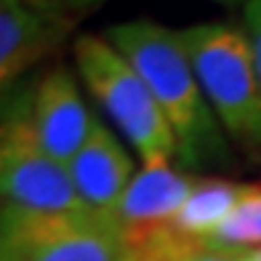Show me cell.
<instances>
[{
  "mask_svg": "<svg viewBox=\"0 0 261 261\" xmlns=\"http://www.w3.org/2000/svg\"><path fill=\"white\" fill-rule=\"evenodd\" d=\"M67 171L80 203L104 216L115 213L120 197L136 176L128 149L101 120H93L86 144L67 163Z\"/></svg>",
  "mask_w": 261,
  "mask_h": 261,
  "instance_id": "52a82bcc",
  "label": "cell"
},
{
  "mask_svg": "<svg viewBox=\"0 0 261 261\" xmlns=\"http://www.w3.org/2000/svg\"><path fill=\"white\" fill-rule=\"evenodd\" d=\"M197 176H189L173 163H147L136 171L120 197L112 219L120 227H144V224H173L176 213L187 203Z\"/></svg>",
  "mask_w": 261,
  "mask_h": 261,
  "instance_id": "9c48e42d",
  "label": "cell"
},
{
  "mask_svg": "<svg viewBox=\"0 0 261 261\" xmlns=\"http://www.w3.org/2000/svg\"><path fill=\"white\" fill-rule=\"evenodd\" d=\"M181 40L227 139L261 155V83L245 30L200 21L181 30Z\"/></svg>",
  "mask_w": 261,
  "mask_h": 261,
  "instance_id": "7a4b0ae2",
  "label": "cell"
},
{
  "mask_svg": "<svg viewBox=\"0 0 261 261\" xmlns=\"http://www.w3.org/2000/svg\"><path fill=\"white\" fill-rule=\"evenodd\" d=\"M69 21L30 8L24 0H0V101L62 43Z\"/></svg>",
  "mask_w": 261,
  "mask_h": 261,
  "instance_id": "ba28073f",
  "label": "cell"
},
{
  "mask_svg": "<svg viewBox=\"0 0 261 261\" xmlns=\"http://www.w3.org/2000/svg\"><path fill=\"white\" fill-rule=\"evenodd\" d=\"M208 243L234 248V251L261 248V184H245L240 203Z\"/></svg>",
  "mask_w": 261,
  "mask_h": 261,
  "instance_id": "8fae6325",
  "label": "cell"
},
{
  "mask_svg": "<svg viewBox=\"0 0 261 261\" xmlns=\"http://www.w3.org/2000/svg\"><path fill=\"white\" fill-rule=\"evenodd\" d=\"M0 208L88 211L80 203L64 163L51 158L19 101L0 115Z\"/></svg>",
  "mask_w": 261,
  "mask_h": 261,
  "instance_id": "277c9868",
  "label": "cell"
},
{
  "mask_svg": "<svg viewBox=\"0 0 261 261\" xmlns=\"http://www.w3.org/2000/svg\"><path fill=\"white\" fill-rule=\"evenodd\" d=\"M0 232L24 261H120V224L93 211L0 208Z\"/></svg>",
  "mask_w": 261,
  "mask_h": 261,
  "instance_id": "5b68a950",
  "label": "cell"
},
{
  "mask_svg": "<svg viewBox=\"0 0 261 261\" xmlns=\"http://www.w3.org/2000/svg\"><path fill=\"white\" fill-rule=\"evenodd\" d=\"M181 261H245V258H243V251L224 248V245H213V243L203 240L197 248H192Z\"/></svg>",
  "mask_w": 261,
  "mask_h": 261,
  "instance_id": "4fadbf2b",
  "label": "cell"
},
{
  "mask_svg": "<svg viewBox=\"0 0 261 261\" xmlns=\"http://www.w3.org/2000/svg\"><path fill=\"white\" fill-rule=\"evenodd\" d=\"M104 38L144 77L176 136V160L184 168L229 160V139L200 88L181 30L152 19H134L107 27Z\"/></svg>",
  "mask_w": 261,
  "mask_h": 261,
  "instance_id": "6da1fadb",
  "label": "cell"
},
{
  "mask_svg": "<svg viewBox=\"0 0 261 261\" xmlns=\"http://www.w3.org/2000/svg\"><path fill=\"white\" fill-rule=\"evenodd\" d=\"M24 3L35 11H43V14H51V16H62L59 14V0H24ZM64 19V16H62Z\"/></svg>",
  "mask_w": 261,
  "mask_h": 261,
  "instance_id": "2e32d148",
  "label": "cell"
},
{
  "mask_svg": "<svg viewBox=\"0 0 261 261\" xmlns=\"http://www.w3.org/2000/svg\"><path fill=\"white\" fill-rule=\"evenodd\" d=\"M243 30L248 35V40H251L256 72H258V83H261V0H248L243 6Z\"/></svg>",
  "mask_w": 261,
  "mask_h": 261,
  "instance_id": "7c38bea8",
  "label": "cell"
},
{
  "mask_svg": "<svg viewBox=\"0 0 261 261\" xmlns=\"http://www.w3.org/2000/svg\"><path fill=\"white\" fill-rule=\"evenodd\" d=\"M101 3L104 0H59V14L69 21L72 16H83V14H88V11L99 8Z\"/></svg>",
  "mask_w": 261,
  "mask_h": 261,
  "instance_id": "5bb4252c",
  "label": "cell"
},
{
  "mask_svg": "<svg viewBox=\"0 0 261 261\" xmlns=\"http://www.w3.org/2000/svg\"><path fill=\"white\" fill-rule=\"evenodd\" d=\"M216 3H224V6H245L248 0H216Z\"/></svg>",
  "mask_w": 261,
  "mask_h": 261,
  "instance_id": "e0dca14e",
  "label": "cell"
},
{
  "mask_svg": "<svg viewBox=\"0 0 261 261\" xmlns=\"http://www.w3.org/2000/svg\"><path fill=\"white\" fill-rule=\"evenodd\" d=\"M72 56L83 86L136 149L141 165L173 163L179 152L176 136L144 77L128 64V59L104 35L91 32L75 38Z\"/></svg>",
  "mask_w": 261,
  "mask_h": 261,
  "instance_id": "3957f363",
  "label": "cell"
},
{
  "mask_svg": "<svg viewBox=\"0 0 261 261\" xmlns=\"http://www.w3.org/2000/svg\"><path fill=\"white\" fill-rule=\"evenodd\" d=\"M120 261H128V258H123V256H120Z\"/></svg>",
  "mask_w": 261,
  "mask_h": 261,
  "instance_id": "ac0fdd59",
  "label": "cell"
},
{
  "mask_svg": "<svg viewBox=\"0 0 261 261\" xmlns=\"http://www.w3.org/2000/svg\"><path fill=\"white\" fill-rule=\"evenodd\" d=\"M243 192L245 184L219 179V176H203V179L197 176L187 203L176 213L173 227L195 240H211L216 229L229 219L234 205L240 203Z\"/></svg>",
  "mask_w": 261,
  "mask_h": 261,
  "instance_id": "30bf717a",
  "label": "cell"
},
{
  "mask_svg": "<svg viewBox=\"0 0 261 261\" xmlns=\"http://www.w3.org/2000/svg\"><path fill=\"white\" fill-rule=\"evenodd\" d=\"M24 104L35 136L45 152L67 165L86 144L96 120L83 101L75 75L67 67H51L35 80Z\"/></svg>",
  "mask_w": 261,
  "mask_h": 261,
  "instance_id": "8992f818",
  "label": "cell"
},
{
  "mask_svg": "<svg viewBox=\"0 0 261 261\" xmlns=\"http://www.w3.org/2000/svg\"><path fill=\"white\" fill-rule=\"evenodd\" d=\"M0 261H24L21 253L16 251V245L11 243L3 232H0Z\"/></svg>",
  "mask_w": 261,
  "mask_h": 261,
  "instance_id": "9a60e30c",
  "label": "cell"
}]
</instances>
